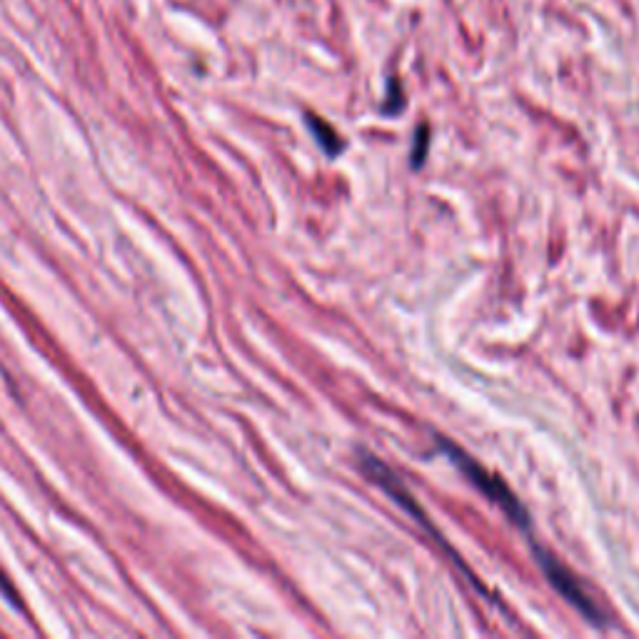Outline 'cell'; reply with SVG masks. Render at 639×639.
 <instances>
[{
	"instance_id": "6da1fadb",
	"label": "cell",
	"mask_w": 639,
	"mask_h": 639,
	"mask_svg": "<svg viewBox=\"0 0 639 639\" xmlns=\"http://www.w3.org/2000/svg\"><path fill=\"white\" fill-rule=\"evenodd\" d=\"M440 445L442 450L447 452V457L457 464V470L467 477V482H470L477 492H482L490 502H495L497 508L502 509L519 529H529V512L525 509V505L519 502L518 495H515L497 474L485 470L474 457H470L467 452L460 450L457 445H452L450 440H442L440 437Z\"/></svg>"
},
{
	"instance_id": "8992f818",
	"label": "cell",
	"mask_w": 639,
	"mask_h": 639,
	"mask_svg": "<svg viewBox=\"0 0 639 639\" xmlns=\"http://www.w3.org/2000/svg\"><path fill=\"white\" fill-rule=\"evenodd\" d=\"M428 148H430V128H428V125H419L418 130H415V148H412V155H410L415 170H419L422 163H425Z\"/></svg>"
},
{
	"instance_id": "52a82bcc",
	"label": "cell",
	"mask_w": 639,
	"mask_h": 639,
	"mask_svg": "<svg viewBox=\"0 0 639 639\" xmlns=\"http://www.w3.org/2000/svg\"><path fill=\"white\" fill-rule=\"evenodd\" d=\"M0 590H3V592H5V597H8V599H11L13 605H18V595H15V590H13L11 582H8V580H5V574H3V572H0Z\"/></svg>"
},
{
	"instance_id": "7a4b0ae2",
	"label": "cell",
	"mask_w": 639,
	"mask_h": 639,
	"mask_svg": "<svg viewBox=\"0 0 639 639\" xmlns=\"http://www.w3.org/2000/svg\"><path fill=\"white\" fill-rule=\"evenodd\" d=\"M357 463H360V470H363L364 477H367L373 485L380 487V490H382V492H385V495L390 497L392 502H395L397 508L405 509L408 515H412V519H415V522H419V525L428 529V532H432L435 542H437L440 547H445V552H450L452 557H454V562H457V567H460L463 572L470 574V570L464 567L463 560H460V557L452 552L450 544L445 542V537H442L440 532L435 529V525H432L430 519H428V515L422 512V508L418 505V500L412 497V492H410L408 487L402 485V480H400V477H397V474L392 472V470H390L385 463H380L375 454H373V452H367V450H360V460H357Z\"/></svg>"
},
{
	"instance_id": "277c9868",
	"label": "cell",
	"mask_w": 639,
	"mask_h": 639,
	"mask_svg": "<svg viewBox=\"0 0 639 639\" xmlns=\"http://www.w3.org/2000/svg\"><path fill=\"white\" fill-rule=\"evenodd\" d=\"M305 122H308L312 138L318 140V145L322 148V153L328 155V158H338V155L345 150V140H342L340 132L335 130L330 122L322 121L320 115H315V112H305Z\"/></svg>"
},
{
	"instance_id": "5b68a950",
	"label": "cell",
	"mask_w": 639,
	"mask_h": 639,
	"mask_svg": "<svg viewBox=\"0 0 639 639\" xmlns=\"http://www.w3.org/2000/svg\"><path fill=\"white\" fill-rule=\"evenodd\" d=\"M402 108H405V93L400 88V80L390 77L387 80V100L385 105H382V112L385 115H397V112H402Z\"/></svg>"
},
{
	"instance_id": "3957f363",
	"label": "cell",
	"mask_w": 639,
	"mask_h": 639,
	"mask_svg": "<svg viewBox=\"0 0 639 639\" xmlns=\"http://www.w3.org/2000/svg\"><path fill=\"white\" fill-rule=\"evenodd\" d=\"M532 552H535V560H537V564H540V570L544 572V577H547V582H550V587L557 592V595L562 597L564 602H570V605L582 615L592 627H605L607 625V617L605 612L599 609V607L595 605V599L584 592V587L580 582H577V577H574L567 567H564L554 554H552L550 550H544V547H540V544H535L532 542Z\"/></svg>"
}]
</instances>
